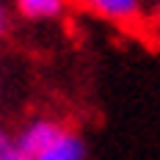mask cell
<instances>
[{
  "instance_id": "cell-1",
  "label": "cell",
  "mask_w": 160,
  "mask_h": 160,
  "mask_svg": "<svg viewBox=\"0 0 160 160\" xmlns=\"http://www.w3.org/2000/svg\"><path fill=\"white\" fill-rule=\"evenodd\" d=\"M61 130L64 127H61L58 122H52V119H33V122H28V124L22 127V132L14 138V144L28 160H33L58 138Z\"/></svg>"
},
{
  "instance_id": "cell-2",
  "label": "cell",
  "mask_w": 160,
  "mask_h": 160,
  "mask_svg": "<svg viewBox=\"0 0 160 160\" xmlns=\"http://www.w3.org/2000/svg\"><path fill=\"white\" fill-rule=\"evenodd\" d=\"M33 160H86V144L78 132L72 130H61L58 138Z\"/></svg>"
},
{
  "instance_id": "cell-3",
  "label": "cell",
  "mask_w": 160,
  "mask_h": 160,
  "mask_svg": "<svg viewBox=\"0 0 160 160\" xmlns=\"http://www.w3.org/2000/svg\"><path fill=\"white\" fill-rule=\"evenodd\" d=\"M97 14L108 17L113 22H130L141 11V0H86Z\"/></svg>"
},
{
  "instance_id": "cell-4",
  "label": "cell",
  "mask_w": 160,
  "mask_h": 160,
  "mask_svg": "<svg viewBox=\"0 0 160 160\" xmlns=\"http://www.w3.org/2000/svg\"><path fill=\"white\" fill-rule=\"evenodd\" d=\"M66 8V0H17V11L25 19H55Z\"/></svg>"
},
{
  "instance_id": "cell-5",
  "label": "cell",
  "mask_w": 160,
  "mask_h": 160,
  "mask_svg": "<svg viewBox=\"0 0 160 160\" xmlns=\"http://www.w3.org/2000/svg\"><path fill=\"white\" fill-rule=\"evenodd\" d=\"M0 160H28L19 149H17V144H14V138H3L0 141Z\"/></svg>"
},
{
  "instance_id": "cell-6",
  "label": "cell",
  "mask_w": 160,
  "mask_h": 160,
  "mask_svg": "<svg viewBox=\"0 0 160 160\" xmlns=\"http://www.w3.org/2000/svg\"><path fill=\"white\" fill-rule=\"evenodd\" d=\"M6 31H8V11H6V6L0 3V36Z\"/></svg>"
},
{
  "instance_id": "cell-7",
  "label": "cell",
  "mask_w": 160,
  "mask_h": 160,
  "mask_svg": "<svg viewBox=\"0 0 160 160\" xmlns=\"http://www.w3.org/2000/svg\"><path fill=\"white\" fill-rule=\"evenodd\" d=\"M155 11H158V19H160V0H158V8H155Z\"/></svg>"
},
{
  "instance_id": "cell-8",
  "label": "cell",
  "mask_w": 160,
  "mask_h": 160,
  "mask_svg": "<svg viewBox=\"0 0 160 160\" xmlns=\"http://www.w3.org/2000/svg\"><path fill=\"white\" fill-rule=\"evenodd\" d=\"M3 138H6V132H3V130H0V141H3Z\"/></svg>"
}]
</instances>
